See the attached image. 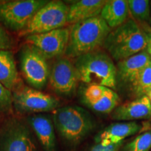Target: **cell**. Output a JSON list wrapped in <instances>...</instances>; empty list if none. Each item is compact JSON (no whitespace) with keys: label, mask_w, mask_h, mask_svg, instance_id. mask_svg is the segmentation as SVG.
Returning <instances> with one entry per match:
<instances>
[{"label":"cell","mask_w":151,"mask_h":151,"mask_svg":"<svg viewBox=\"0 0 151 151\" xmlns=\"http://www.w3.org/2000/svg\"><path fill=\"white\" fill-rule=\"evenodd\" d=\"M111 31L100 16L72 24L65 55L67 58H77L96 51L104 46Z\"/></svg>","instance_id":"cell-1"},{"label":"cell","mask_w":151,"mask_h":151,"mask_svg":"<svg viewBox=\"0 0 151 151\" xmlns=\"http://www.w3.org/2000/svg\"><path fill=\"white\" fill-rule=\"evenodd\" d=\"M0 151H37L29 128L16 119L7 122L0 134Z\"/></svg>","instance_id":"cell-9"},{"label":"cell","mask_w":151,"mask_h":151,"mask_svg":"<svg viewBox=\"0 0 151 151\" xmlns=\"http://www.w3.org/2000/svg\"><path fill=\"white\" fill-rule=\"evenodd\" d=\"M0 83L11 92L20 86L14 55L10 50H0Z\"/></svg>","instance_id":"cell-19"},{"label":"cell","mask_w":151,"mask_h":151,"mask_svg":"<svg viewBox=\"0 0 151 151\" xmlns=\"http://www.w3.org/2000/svg\"><path fill=\"white\" fill-rule=\"evenodd\" d=\"M146 96L148 97V98L149 99V101H150V104H151V89L149 90V91L148 92V93L146 94Z\"/></svg>","instance_id":"cell-27"},{"label":"cell","mask_w":151,"mask_h":151,"mask_svg":"<svg viewBox=\"0 0 151 151\" xmlns=\"http://www.w3.org/2000/svg\"><path fill=\"white\" fill-rule=\"evenodd\" d=\"M150 56L146 50L118 62L117 77L125 83L131 84L139 73L150 63Z\"/></svg>","instance_id":"cell-15"},{"label":"cell","mask_w":151,"mask_h":151,"mask_svg":"<svg viewBox=\"0 0 151 151\" xmlns=\"http://www.w3.org/2000/svg\"><path fill=\"white\" fill-rule=\"evenodd\" d=\"M147 33L135 20L127 21L111 31L104 44L116 61H121L146 50Z\"/></svg>","instance_id":"cell-2"},{"label":"cell","mask_w":151,"mask_h":151,"mask_svg":"<svg viewBox=\"0 0 151 151\" xmlns=\"http://www.w3.org/2000/svg\"><path fill=\"white\" fill-rule=\"evenodd\" d=\"M130 86L132 92L137 97L146 95L151 89V61L139 73Z\"/></svg>","instance_id":"cell-20"},{"label":"cell","mask_w":151,"mask_h":151,"mask_svg":"<svg viewBox=\"0 0 151 151\" xmlns=\"http://www.w3.org/2000/svg\"><path fill=\"white\" fill-rule=\"evenodd\" d=\"M150 12H151V3H150ZM150 14H151V13H150Z\"/></svg>","instance_id":"cell-28"},{"label":"cell","mask_w":151,"mask_h":151,"mask_svg":"<svg viewBox=\"0 0 151 151\" xmlns=\"http://www.w3.org/2000/svg\"><path fill=\"white\" fill-rule=\"evenodd\" d=\"M48 81L55 92L67 96L74 92L79 78L75 65L69 58H60L50 70Z\"/></svg>","instance_id":"cell-11"},{"label":"cell","mask_w":151,"mask_h":151,"mask_svg":"<svg viewBox=\"0 0 151 151\" xmlns=\"http://www.w3.org/2000/svg\"><path fill=\"white\" fill-rule=\"evenodd\" d=\"M25 37L27 44L37 49L47 60L60 58L65 53L69 41V29L63 27Z\"/></svg>","instance_id":"cell-10"},{"label":"cell","mask_w":151,"mask_h":151,"mask_svg":"<svg viewBox=\"0 0 151 151\" xmlns=\"http://www.w3.org/2000/svg\"><path fill=\"white\" fill-rule=\"evenodd\" d=\"M147 46L146 50L151 60V34H147Z\"/></svg>","instance_id":"cell-26"},{"label":"cell","mask_w":151,"mask_h":151,"mask_svg":"<svg viewBox=\"0 0 151 151\" xmlns=\"http://www.w3.org/2000/svg\"><path fill=\"white\" fill-rule=\"evenodd\" d=\"M128 8L132 16L138 20H148L150 15V3L148 0H128Z\"/></svg>","instance_id":"cell-21"},{"label":"cell","mask_w":151,"mask_h":151,"mask_svg":"<svg viewBox=\"0 0 151 151\" xmlns=\"http://www.w3.org/2000/svg\"><path fill=\"white\" fill-rule=\"evenodd\" d=\"M12 47V41L4 27L0 23V50H9Z\"/></svg>","instance_id":"cell-24"},{"label":"cell","mask_w":151,"mask_h":151,"mask_svg":"<svg viewBox=\"0 0 151 151\" xmlns=\"http://www.w3.org/2000/svg\"><path fill=\"white\" fill-rule=\"evenodd\" d=\"M20 67L24 78L30 86L41 90L46 86L50 69L47 59L35 47L27 44L20 53Z\"/></svg>","instance_id":"cell-7"},{"label":"cell","mask_w":151,"mask_h":151,"mask_svg":"<svg viewBox=\"0 0 151 151\" xmlns=\"http://www.w3.org/2000/svg\"><path fill=\"white\" fill-rule=\"evenodd\" d=\"M142 126L137 122L112 123L100 132L95 137L96 143L103 146L122 142L124 139L141 131Z\"/></svg>","instance_id":"cell-14"},{"label":"cell","mask_w":151,"mask_h":151,"mask_svg":"<svg viewBox=\"0 0 151 151\" xmlns=\"http://www.w3.org/2000/svg\"><path fill=\"white\" fill-rule=\"evenodd\" d=\"M111 118L115 120L129 121L151 118V104L146 95L129 102L118 106L113 111Z\"/></svg>","instance_id":"cell-13"},{"label":"cell","mask_w":151,"mask_h":151,"mask_svg":"<svg viewBox=\"0 0 151 151\" xmlns=\"http://www.w3.org/2000/svg\"><path fill=\"white\" fill-rule=\"evenodd\" d=\"M151 150V130L138 135L122 148V151H150Z\"/></svg>","instance_id":"cell-22"},{"label":"cell","mask_w":151,"mask_h":151,"mask_svg":"<svg viewBox=\"0 0 151 151\" xmlns=\"http://www.w3.org/2000/svg\"><path fill=\"white\" fill-rule=\"evenodd\" d=\"M79 81L86 85H99L114 89L117 68L108 54L100 50L76 58L74 64Z\"/></svg>","instance_id":"cell-3"},{"label":"cell","mask_w":151,"mask_h":151,"mask_svg":"<svg viewBox=\"0 0 151 151\" xmlns=\"http://www.w3.org/2000/svg\"><path fill=\"white\" fill-rule=\"evenodd\" d=\"M123 145V141L114 144H109L103 146L100 143H96L90 148V151H120Z\"/></svg>","instance_id":"cell-25"},{"label":"cell","mask_w":151,"mask_h":151,"mask_svg":"<svg viewBox=\"0 0 151 151\" xmlns=\"http://www.w3.org/2000/svg\"><path fill=\"white\" fill-rule=\"evenodd\" d=\"M48 1L45 0L0 1V22L9 29L22 32L27 27L36 13Z\"/></svg>","instance_id":"cell-6"},{"label":"cell","mask_w":151,"mask_h":151,"mask_svg":"<svg viewBox=\"0 0 151 151\" xmlns=\"http://www.w3.org/2000/svg\"><path fill=\"white\" fill-rule=\"evenodd\" d=\"M106 0H80L69 6L67 24L76 22L100 16Z\"/></svg>","instance_id":"cell-16"},{"label":"cell","mask_w":151,"mask_h":151,"mask_svg":"<svg viewBox=\"0 0 151 151\" xmlns=\"http://www.w3.org/2000/svg\"><path fill=\"white\" fill-rule=\"evenodd\" d=\"M69 6L61 1H48L36 13L20 36L41 34L63 28L67 24Z\"/></svg>","instance_id":"cell-5"},{"label":"cell","mask_w":151,"mask_h":151,"mask_svg":"<svg viewBox=\"0 0 151 151\" xmlns=\"http://www.w3.org/2000/svg\"><path fill=\"white\" fill-rule=\"evenodd\" d=\"M13 104L20 113H41L55 111L60 101L35 88L20 86L13 91Z\"/></svg>","instance_id":"cell-8"},{"label":"cell","mask_w":151,"mask_h":151,"mask_svg":"<svg viewBox=\"0 0 151 151\" xmlns=\"http://www.w3.org/2000/svg\"><path fill=\"white\" fill-rule=\"evenodd\" d=\"M129 14L126 0H109L104 5L100 16L110 29H116L127 21Z\"/></svg>","instance_id":"cell-18"},{"label":"cell","mask_w":151,"mask_h":151,"mask_svg":"<svg viewBox=\"0 0 151 151\" xmlns=\"http://www.w3.org/2000/svg\"><path fill=\"white\" fill-rule=\"evenodd\" d=\"M52 118L60 136L72 145L80 143L94 127V122L89 113L75 106L57 109Z\"/></svg>","instance_id":"cell-4"},{"label":"cell","mask_w":151,"mask_h":151,"mask_svg":"<svg viewBox=\"0 0 151 151\" xmlns=\"http://www.w3.org/2000/svg\"><path fill=\"white\" fill-rule=\"evenodd\" d=\"M81 100L86 106L96 112L109 114L118 106L119 97L111 88L87 85L81 91Z\"/></svg>","instance_id":"cell-12"},{"label":"cell","mask_w":151,"mask_h":151,"mask_svg":"<svg viewBox=\"0 0 151 151\" xmlns=\"http://www.w3.org/2000/svg\"><path fill=\"white\" fill-rule=\"evenodd\" d=\"M28 121L45 151L55 150V134L50 119L43 115H36L29 117Z\"/></svg>","instance_id":"cell-17"},{"label":"cell","mask_w":151,"mask_h":151,"mask_svg":"<svg viewBox=\"0 0 151 151\" xmlns=\"http://www.w3.org/2000/svg\"><path fill=\"white\" fill-rule=\"evenodd\" d=\"M12 104V92L0 83V111L10 110Z\"/></svg>","instance_id":"cell-23"}]
</instances>
